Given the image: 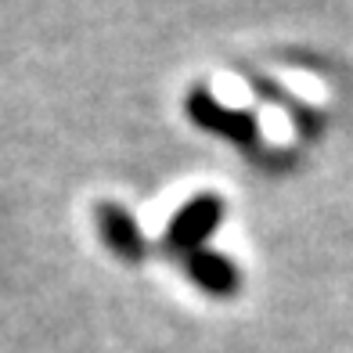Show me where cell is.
<instances>
[{"label":"cell","instance_id":"1","mask_svg":"<svg viewBox=\"0 0 353 353\" xmlns=\"http://www.w3.org/2000/svg\"><path fill=\"white\" fill-rule=\"evenodd\" d=\"M210 94H213V98H216L223 108H245V105H252V90H249V83H245V79H238V76H231V72L213 76Z\"/></svg>","mask_w":353,"mask_h":353},{"label":"cell","instance_id":"2","mask_svg":"<svg viewBox=\"0 0 353 353\" xmlns=\"http://www.w3.org/2000/svg\"><path fill=\"white\" fill-rule=\"evenodd\" d=\"M281 83H285L288 94H296V98H303V101H314V105L325 101V83L314 79V76H307V72H299V69L281 72Z\"/></svg>","mask_w":353,"mask_h":353},{"label":"cell","instance_id":"3","mask_svg":"<svg viewBox=\"0 0 353 353\" xmlns=\"http://www.w3.org/2000/svg\"><path fill=\"white\" fill-rule=\"evenodd\" d=\"M260 130H263V137L267 141H274V144H288L296 137V123L285 116L281 108H267V112H260Z\"/></svg>","mask_w":353,"mask_h":353}]
</instances>
